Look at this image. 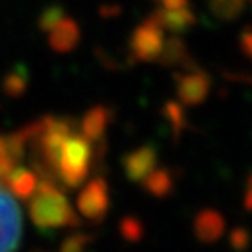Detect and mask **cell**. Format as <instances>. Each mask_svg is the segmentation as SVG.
Here are the masks:
<instances>
[{
  "instance_id": "1",
  "label": "cell",
  "mask_w": 252,
  "mask_h": 252,
  "mask_svg": "<svg viewBox=\"0 0 252 252\" xmlns=\"http://www.w3.org/2000/svg\"><path fill=\"white\" fill-rule=\"evenodd\" d=\"M28 203L30 219L40 230H56L80 224L74 207L70 205L68 197L54 185V181L42 179V183L36 185Z\"/></svg>"
},
{
  "instance_id": "2",
  "label": "cell",
  "mask_w": 252,
  "mask_h": 252,
  "mask_svg": "<svg viewBox=\"0 0 252 252\" xmlns=\"http://www.w3.org/2000/svg\"><path fill=\"white\" fill-rule=\"evenodd\" d=\"M92 159H94L92 141L82 133L72 131L62 143L56 161V181L66 185L68 189L80 187L90 175Z\"/></svg>"
},
{
  "instance_id": "3",
  "label": "cell",
  "mask_w": 252,
  "mask_h": 252,
  "mask_svg": "<svg viewBox=\"0 0 252 252\" xmlns=\"http://www.w3.org/2000/svg\"><path fill=\"white\" fill-rule=\"evenodd\" d=\"M163 42V28L153 20V16H147L129 38V54L135 62H157Z\"/></svg>"
},
{
  "instance_id": "4",
  "label": "cell",
  "mask_w": 252,
  "mask_h": 252,
  "mask_svg": "<svg viewBox=\"0 0 252 252\" xmlns=\"http://www.w3.org/2000/svg\"><path fill=\"white\" fill-rule=\"evenodd\" d=\"M78 211L92 222H101L109 211V187L103 177H94L78 195Z\"/></svg>"
},
{
  "instance_id": "5",
  "label": "cell",
  "mask_w": 252,
  "mask_h": 252,
  "mask_svg": "<svg viewBox=\"0 0 252 252\" xmlns=\"http://www.w3.org/2000/svg\"><path fill=\"white\" fill-rule=\"evenodd\" d=\"M173 80L177 86V95H179L181 105H189V107L201 105L209 97L211 88H213L211 76L199 68L177 72Z\"/></svg>"
},
{
  "instance_id": "6",
  "label": "cell",
  "mask_w": 252,
  "mask_h": 252,
  "mask_svg": "<svg viewBox=\"0 0 252 252\" xmlns=\"http://www.w3.org/2000/svg\"><path fill=\"white\" fill-rule=\"evenodd\" d=\"M22 236L20 211L14 201L0 189V252H16Z\"/></svg>"
},
{
  "instance_id": "7",
  "label": "cell",
  "mask_w": 252,
  "mask_h": 252,
  "mask_svg": "<svg viewBox=\"0 0 252 252\" xmlns=\"http://www.w3.org/2000/svg\"><path fill=\"white\" fill-rule=\"evenodd\" d=\"M125 177L131 183H141L143 177L147 173H151L157 167V149L153 145H141L137 149H133L131 153H127L121 159Z\"/></svg>"
},
{
  "instance_id": "8",
  "label": "cell",
  "mask_w": 252,
  "mask_h": 252,
  "mask_svg": "<svg viewBox=\"0 0 252 252\" xmlns=\"http://www.w3.org/2000/svg\"><path fill=\"white\" fill-rule=\"evenodd\" d=\"M224 230H226V220L215 209H203L201 213H197L193 220V232L197 240L203 244H215L217 240L222 238Z\"/></svg>"
},
{
  "instance_id": "9",
  "label": "cell",
  "mask_w": 252,
  "mask_h": 252,
  "mask_svg": "<svg viewBox=\"0 0 252 252\" xmlns=\"http://www.w3.org/2000/svg\"><path fill=\"white\" fill-rule=\"evenodd\" d=\"M157 62L165 68H183V70L199 68L197 62L191 58V54H189V48H187L185 40L179 34H175V36H171L169 40L163 42V48H161V54H159Z\"/></svg>"
},
{
  "instance_id": "10",
  "label": "cell",
  "mask_w": 252,
  "mask_h": 252,
  "mask_svg": "<svg viewBox=\"0 0 252 252\" xmlns=\"http://www.w3.org/2000/svg\"><path fill=\"white\" fill-rule=\"evenodd\" d=\"M50 46L56 52H70L80 42V26L76 20L62 16L50 30Z\"/></svg>"
},
{
  "instance_id": "11",
  "label": "cell",
  "mask_w": 252,
  "mask_h": 252,
  "mask_svg": "<svg viewBox=\"0 0 252 252\" xmlns=\"http://www.w3.org/2000/svg\"><path fill=\"white\" fill-rule=\"evenodd\" d=\"M151 16L163 30H169L173 34H183L197 24V16L193 14L191 8H181V10L157 8Z\"/></svg>"
},
{
  "instance_id": "12",
  "label": "cell",
  "mask_w": 252,
  "mask_h": 252,
  "mask_svg": "<svg viewBox=\"0 0 252 252\" xmlns=\"http://www.w3.org/2000/svg\"><path fill=\"white\" fill-rule=\"evenodd\" d=\"M111 121V109L105 105H95L92 109L86 111L80 127H82V135L88 137L90 141H101L105 135V129Z\"/></svg>"
},
{
  "instance_id": "13",
  "label": "cell",
  "mask_w": 252,
  "mask_h": 252,
  "mask_svg": "<svg viewBox=\"0 0 252 252\" xmlns=\"http://www.w3.org/2000/svg\"><path fill=\"white\" fill-rule=\"evenodd\" d=\"M38 185V177L32 169H26L22 167L20 163L8 173L6 177V183H4V189L16 197V199H22V201H28L30 195L34 193V189Z\"/></svg>"
},
{
  "instance_id": "14",
  "label": "cell",
  "mask_w": 252,
  "mask_h": 252,
  "mask_svg": "<svg viewBox=\"0 0 252 252\" xmlns=\"http://www.w3.org/2000/svg\"><path fill=\"white\" fill-rule=\"evenodd\" d=\"M141 185L151 197L167 199L175 189V179H173V173L167 167H161V169H153L151 173H147L143 177Z\"/></svg>"
},
{
  "instance_id": "15",
  "label": "cell",
  "mask_w": 252,
  "mask_h": 252,
  "mask_svg": "<svg viewBox=\"0 0 252 252\" xmlns=\"http://www.w3.org/2000/svg\"><path fill=\"white\" fill-rule=\"evenodd\" d=\"M163 117L165 121L169 123V127H171V133H173V139L179 141L181 133L189 127V121H187V115H185V109L181 103L177 101H165L163 105Z\"/></svg>"
},
{
  "instance_id": "16",
  "label": "cell",
  "mask_w": 252,
  "mask_h": 252,
  "mask_svg": "<svg viewBox=\"0 0 252 252\" xmlns=\"http://www.w3.org/2000/svg\"><path fill=\"white\" fill-rule=\"evenodd\" d=\"M211 10L219 20L230 22L244 10V0H211Z\"/></svg>"
},
{
  "instance_id": "17",
  "label": "cell",
  "mask_w": 252,
  "mask_h": 252,
  "mask_svg": "<svg viewBox=\"0 0 252 252\" xmlns=\"http://www.w3.org/2000/svg\"><path fill=\"white\" fill-rule=\"evenodd\" d=\"M119 232L127 242H139L145 236V224L137 217H123L119 220Z\"/></svg>"
},
{
  "instance_id": "18",
  "label": "cell",
  "mask_w": 252,
  "mask_h": 252,
  "mask_svg": "<svg viewBox=\"0 0 252 252\" xmlns=\"http://www.w3.org/2000/svg\"><path fill=\"white\" fill-rule=\"evenodd\" d=\"M94 242V236L92 234H86V232H74L70 234L64 242L60 246V252H88L90 246Z\"/></svg>"
},
{
  "instance_id": "19",
  "label": "cell",
  "mask_w": 252,
  "mask_h": 252,
  "mask_svg": "<svg viewBox=\"0 0 252 252\" xmlns=\"http://www.w3.org/2000/svg\"><path fill=\"white\" fill-rule=\"evenodd\" d=\"M228 242L234 250H246L250 246V232L244 226H234L228 234Z\"/></svg>"
},
{
  "instance_id": "20",
  "label": "cell",
  "mask_w": 252,
  "mask_h": 252,
  "mask_svg": "<svg viewBox=\"0 0 252 252\" xmlns=\"http://www.w3.org/2000/svg\"><path fill=\"white\" fill-rule=\"evenodd\" d=\"M62 16H64V10H62L60 6H50V8H46V10L42 12V16H40V28H42V30H50Z\"/></svg>"
},
{
  "instance_id": "21",
  "label": "cell",
  "mask_w": 252,
  "mask_h": 252,
  "mask_svg": "<svg viewBox=\"0 0 252 252\" xmlns=\"http://www.w3.org/2000/svg\"><path fill=\"white\" fill-rule=\"evenodd\" d=\"M240 50L246 58L252 60V30H244L240 34Z\"/></svg>"
},
{
  "instance_id": "22",
  "label": "cell",
  "mask_w": 252,
  "mask_h": 252,
  "mask_svg": "<svg viewBox=\"0 0 252 252\" xmlns=\"http://www.w3.org/2000/svg\"><path fill=\"white\" fill-rule=\"evenodd\" d=\"M244 211L252 213V173L246 179V187H244Z\"/></svg>"
},
{
  "instance_id": "23",
  "label": "cell",
  "mask_w": 252,
  "mask_h": 252,
  "mask_svg": "<svg viewBox=\"0 0 252 252\" xmlns=\"http://www.w3.org/2000/svg\"><path fill=\"white\" fill-rule=\"evenodd\" d=\"M161 8L167 10H181V8H189V0H161Z\"/></svg>"
},
{
  "instance_id": "24",
  "label": "cell",
  "mask_w": 252,
  "mask_h": 252,
  "mask_svg": "<svg viewBox=\"0 0 252 252\" xmlns=\"http://www.w3.org/2000/svg\"><path fill=\"white\" fill-rule=\"evenodd\" d=\"M228 80L232 82H242V84H250L252 86V76H242V74H226Z\"/></svg>"
}]
</instances>
